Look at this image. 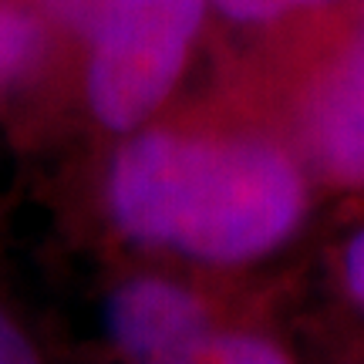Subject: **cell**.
<instances>
[{"mask_svg": "<svg viewBox=\"0 0 364 364\" xmlns=\"http://www.w3.org/2000/svg\"><path fill=\"white\" fill-rule=\"evenodd\" d=\"M196 361H233V364H273L284 361V351L260 338H233V334H209Z\"/></svg>", "mask_w": 364, "mask_h": 364, "instance_id": "6", "label": "cell"}, {"mask_svg": "<svg viewBox=\"0 0 364 364\" xmlns=\"http://www.w3.org/2000/svg\"><path fill=\"white\" fill-rule=\"evenodd\" d=\"M34 351L17 331H14L4 317H0V361L4 364H17V361H31Z\"/></svg>", "mask_w": 364, "mask_h": 364, "instance_id": "9", "label": "cell"}, {"mask_svg": "<svg viewBox=\"0 0 364 364\" xmlns=\"http://www.w3.org/2000/svg\"><path fill=\"white\" fill-rule=\"evenodd\" d=\"M307 145L331 179L364 186V27L314 91Z\"/></svg>", "mask_w": 364, "mask_h": 364, "instance_id": "4", "label": "cell"}, {"mask_svg": "<svg viewBox=\"0 0 364 364\" xmlns=\"http://www.w3.org/2000/svg\"><path fill=\"white\" fill-rule=\"evenodd\" d=\"M108 199L115 223L139 243L243 263L290 236L304 213V182L267 142L152 132L115 156Z\"/></svg>", "mask_w": 364, "mask_h": 364, "instance_id": "1", "label": "cell"}, {"mask_svg": "<svg viewBox=\"0 0 364 364\" xmlns=\"http://www.w3.org/2000/svg\"><path fill=\"white\" fill-rule=\"evenodd\" d=\"M108 327L122 351L142 361H196L209 338L203 304L162 280H135L108 304Z\"/></svg>", "mask_w": 364, "mask_h": 364, "instance_id": "3", "label": "cell"}, {"mask_svg": "<svg viewBox=\"0 0 364 364\" xmlns=\"http://www.w3.org/2000/svg\"><path fill=\"white\" fill-rule=\"evenodd\" d=\"M321 4H331V0H216V7L233 21H273V17L304 11V7H321Z\"/></svg>", "mask_w": 364, "mask_h": 364, "instance_id": "8", "label": "cell"}, {"mask_svg": "<svg viewBox=\"0 0 364 364\" xmlns=\"http://www.w3.org/2000/svg\"><path fill=\"white\" fill-rule=\"evenodd\" d=\"M206 0H122L95 34L88 102L112 132L139 129L169 95Z\"/></svg>", "mask_w": 364, "mask_h": 364, "instance_id": "2", "label": "cell"}, {"mask_svg": "<svg viewBox=\"0 0 364 364\" xmlns=\"http://www.w3.org/2000/svg\"><path fill=\"white\" fill-rule=\"evenodd\" d=\"M348 287H351L354 300L364 307V230L348 247Z\"/></svg>", "mask_w": 364, "mask_h": 364, "instance_id": "10", "label": "cell"}, {"mask_svg": "<svg viewBox=\"0 0 364 364\" xmlns=\"http://www.w3.org/2000/svg\"><path fill=\"white\" fill-rule=\"evenodd\" d=\"M118 4L122 0H48L54 17L61 24H68L71 31L85 34V38H95L102 31V24L112 17Z\"/></svg>", "mask_w": 364, "mask_h": 364, "instance_id": "7", "label": "cell"}, {"mask_svg": "<svg viewBox=\"0 0 364 364\" xmlns=\"http://www.w3.org/2000/svg\"><path fill=\"white\" fill-rule=\"evenodd\" d=\"M38 54V27L24 14L0 7V85L21 75Z\"/></svg>", "mask_w": 364, "mask_h": 364, "instance_id": "5", "label": "cell"}]
</instances>
